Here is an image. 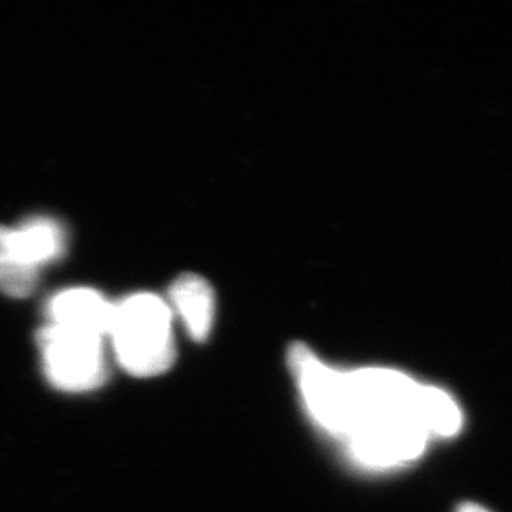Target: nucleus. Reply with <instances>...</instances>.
Here are the masks:
<instances>
[{
  "instance_id": "1",
  "label": "nucleus",
  "mask_w": 512,
  "mask_h": 512,
  "mask_svg": "<svg viewBox=\"0 0 512 512\" xmlns=\"http://www.w3.org/2000/svg\"><path fill=\"white\" fill-rule=\"evenodd\" d=\"M120 367L133 377H158L176 360L173 310L155 294H135L115 304L108 334Z\"/></svg>"
},
{
  "instance_id": "2",
  "label": "nucleus",
  "mask_w": 512,
  "mask_h": 512,
  "mask_svg": "<svg viewBox=\"0 0 512 512\" xmlns=\"http://www.w3.org/2000/svg\"><path fill=\"white\" fill-rule=\"evenodd\" d=\"M39 348L45 375L62 392H92L107 380L103 337L49 324L40 330Z\"/></svg>"
},
{
  "instance_id": "3",
  "label": "nucleus",
  "mask_w": 512,
  "mask_h": 512,
  "mask_svg": "<svg viewBox=\"0 0 512 512\" xmlns=\"http://www.w3.org/2000/svg\"><path fill=\"white\" fill-rule=\"evenodd\" d=\"M289 362L314 420L334 435H350L360 416L350 392L347 373L327 367L300 343L290 350Z\"/></svg>"
},
{
  "instance_id": "4",
  "label": "nucleus",
  "mask_w": 512,
  "mask_h": 512,
  "mask_svg": "<svg viewBox=\"0 0 512 512\" xmlns=\"http://www.w3.org/2000/svg\"><path fill=\"white\" fill-rule=\"evenodd\" d=\"M347 438L357 463L392 468L418 458L430 436L411 415H378L358 421Z\"/></svg>"
},
{
  "instance_id": "5",
  "label": "nucleus",
  "mask_w": 512,
  "mask_h": 512,
  "mask_svg": "<svg viewBox=\"0 0 512 512\" xmlns=\"http://www.w3.org/2000/svg\"><path fill=\"white\" fill-rule=\"evenodd\" d=\"M347 380L360 420L378 415L413 416L421 385L405 373L390 368H362L347 373Z\"/></svg>"
},
{
  "instance_id": "6",
  "label": "nucleus",
  "mask_w": 512,
  "mask_h": 512,
  "mask_svg": "<svg viewBox=\"0 0 512 512\" xmlns=\"http://www.w3.org/2000/svg\"><path fill=\"white\" fill-rule=\"evenodd\" d=\"M47 314L50 324L105 339L112 329L115 304L97 290L73 287L50 299Z\"/></svg>"
},
{
  "instance_id": "7",
  "label": "nucleus",
  "mask_w": 512,
  "mask_h": 512,
  "mask_svg": "<svg viewBox=\"0 0 512 512\" xmlns=\"http://www.w3.org/2000/svg\"><path fill=\"white\" fill-rule=\"evenodd\" d=\"M170 307L183 320L189 337L196 342L208 339L213 329L216 297L213 287L196 274L179 276L170 287Z\"/></svg>"
},
{
  "instance_id": "8",
  "label": "nucleus",
  "mask_w": 512,
  "mask_h": 512,
  "mask_svg": "<svg viewBox=\"0 0 512 512\" xmlns=\"http://www.w3.org/2000/svg\"><path fill=\"white\" fill-rule=\"evenodd\" d=\"M10 242L15 252L39 271L63 256L67 237L55 219L39 216L25 221L19 228H10Z\"/></svg>"
},
{
  "instance_id": "9",
  "label": "nucleus",
  "mask_w": 512,
  "mask_h": 512,
  "mask_svg": "<svg viewBox=\"0 0 512 512\" xmlns=\"http://www.w3.org/2000/svg\"><path fill=\"white\" fill-rule=\"evenodd\" d=\"M413 418L420 423L426 435L440 438L455 436L463 425L458 403L440 388L425 385H421L416 398Z\"/></svg>"
},
{
  "instance_id": "10",
  "label": "nucleus",
  "mask_w": 512,
  "mask_h": 512,
  "mask_svg": "<svg viewBox=\"0 0 512 512\" xmlns=\"http://www.w3.org/2000/svg\"><path fill=\"white\" fill-rule=\"evenodd\" d=\"M37 282L39 271L15 252L10 242V228L0 226V292L24 299L34 292Z\"/></svg>"
},
{
  "instance_id": "11",
  "label": "nucleus",
  "mask_w": 512,
  "mask_h": 512,
  "mask_svg": "<svg viewBox=\"0 0 512 512\" xmlns=\"http://www.w3.org/2000/svg\"><path fill=\"white\" fill-rule=\"evenodd\" d=\"M458 512H489L486 509L481 508L478 504H463L461 508L458 509Z\"/></svg>"
}]
</instances>
